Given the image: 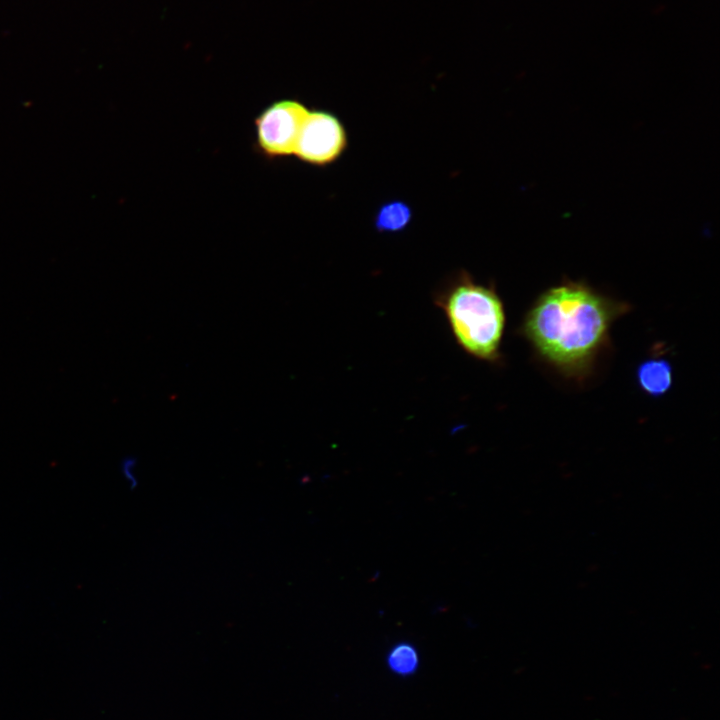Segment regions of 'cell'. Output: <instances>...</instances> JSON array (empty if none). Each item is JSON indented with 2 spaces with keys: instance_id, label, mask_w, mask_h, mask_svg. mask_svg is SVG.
<instances>
[{
  "instance_id": "7a4b0ae2",
  "label": "cell",
  "mask_w": 720,
  "mask_h": 720,
  "mask_svg": "<svg viewBox=\"0 0 720 720\" xmlns=\"http://www.w3.org/2000/svg\"><path fill=\"white\" fill-rule=\"evenodd\" d=\"M433 300L465 353L488 363L500 361L506 316L493 286L461 271L435 292Z\"/></svg>"
},
{
  "instance_id": "6da1fadb",
  "label": "cell",
  "mask_w": 720,
  "mask_h": 720,
  "mask_svg": "<svg viewBox=\"0 0 720 720\" xmlns=\"http://www.w3.org/2000/svg\"><path fill=\"white\" fill-rule=\"evenodd\" d=\"M627 310L584 283L565 282L535 300L521 334L545 362L567 376L583 377L608 343L611 325Z\"/></svg>"
},
{
  "instance_id": "5b68a950",
  "label": "cell",
  "mask_w": 720,
  "mask_h": 720,
  "mask_svg": "<svg viewBox=\"0 0 720 720\" xmlns=\"http://www.w3.org/2000/svg\"><path fill=\"white\" fill-rule=\"evenodd\" d=\"M672 366L663 358H651L643 361L636 370V380L640 389L651 397H660L672 386Z\"/></svg>"
},
{
  "instance_id": "277c9868",
  "label": "cell",
  "mask_w": 720,
  "mask_h": 720,
  "mask_svg": "<svg viewBox=\"0 0 720 720\" xmlns=\"http://www.w3.org/2000/svg\"><path fill=\"white\" fill-rule=\"evenodd\" d=\"M347 145L342 122L331 112L309 111L300 130L294 155L302 162L326 166L337 160Z\"/></svg>"
},
{
  "instance_id": "8992f818",
  "label": "cell",
  "mask_w": 720,
  "mask_h": 720,
  "mask_svg": "<svg viewBox=\"0 0 720 720\" xmlns=\"http://www.w3.org/2000/svg\"><path fill=\"white\" fill-rule=\"evenodd\" d=\"M412 219V210L401 200H392L383 203L375 215V228L378 232H400L404 230Z\"/></svg>"
},
{
  "instance_id": "52a82bcc",
  "label": "cell",
  "mask_w": 720,
  "mask_h": 720,
  "mask_svg": "<svg viewBox=\"0 0 720 720\" xmlns=\"http://www.w3.org/2000/svg\"><path fill=\"white\" fill-rule=\"evenodd\" d=\"M386 663L393 674L407 677L417 672L420 658L415 646L408 642H399L389 650Z\"/></svg>"
},
{
  "instance_id": "ba28073f",
  "label": "cell",
  "mask_w": 720,
  "mask_h": 720,
  "mask_svg": "<svg viewBox=\"0 0 720 720\" xmlns=\"http://www.w3.org/2000/svg\"><path fill=\"white\" fill-rule=\"evenodd\" d=\"M135 467H136V460L133 457H126L121 462V471L125 478V480L128 482L130 487H135L137 485V478L135 476Z\"/></svg>"
},
{
  "instance_id": "3957f363",
  "label": "cell",
  "mask_w": 720,
  "mask_h": 720,
  "mask_svg": "<svg viewBox=\"0 0 720 720\" xmlns=\"http://www.w3.org/2000/svg\"><path fill=\"white\" fill-rule=\"evenodd\" d=\"M308 112L295 99H281L266 106L254 120L257 151L271 160L294 154Z\"/></svg>"
}]
</instances>
